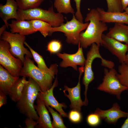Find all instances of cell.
I'll return each instance as SVG.
<instances>
[{
  "label": "cell",
  "instance_id": "cell-13",
  "mask_svg": "<svg viewBox=\"0 0 128 128\" xmlns=\"http://www.w3.org/2000/svg\"><path fill=\"white\" fill-rule=\"evenodd\" d=\"M78 50L75 53L70 54L65 53L59 52L56 54L62 61L59 64V66L63 68L68 67H72L74 70L77 71V66H84L86 59L85 58L82 50V48L79 43Z\"/></svg>",
  "mask_w": 128,
  "mask_h": 128
},
{
  "label": "cell",
  "instance_id": "cell-29",
  "mask_svg": "<svg viewBox=\"0 0 128 128\" xmlns=\"http://www.w3.org/2000/svg\"><path fill=\"white\" fill-rule=\"evenodd\" d=\"M106 0L107 5V12H123L120 0Z\"/></svg>",
  "mask_w": 128,
  "mask_h": 128
},
{
  "label": "cell",
  "instance_id": "cell-7",
  "mask_svg": "<svg viewBox=\"0 0 128 128\" xmlns=\"http://www.w3.org/2000/svg\"><path fill=\"white\" fill-rule=\"evenodd\" d=\"M8 42L1 40L0 41V64L13 76L19 77L23 64L18 58H16L9 51Z\"/></svg>",
  "mask_w": 128,
  "mask_h": 128
},
{
  "label": "cell",
  "instance_id": "cell-4",
  "mask_svg": "<svg viewBox=\"0 0 128 128\" xmlns=\"http://www.w3.org/2000/svg\"><path fill=\"white\" fill-rule=\"evenodd\" d=\"M20 19H37L47 22L53 27L59 26L64 23L65 18L61 13H56L52 5L48 10L39 7L22 10L18 8L17 11Z\"/></svg>",
  "mask_w": 128,
  "mask_h": 128
},
{
  "label": "cell",
  "instance_id": "cell-14",
  "mask_svg": "<svg viewBox=\"0 0 128 128\" xmlns=\"http://www.w3.org/2000/svg\"><path fill=\"white\" fill-rule=\"evenodd\" d=\"M101 119H103L108 124L115 125L118 119L121 118H126L127 112L123 111L117 103H114L112 107L106 110L97 108L95 111Z\"/></svg>",
  "mask_w": 128,
  "mask_h": 128
},
{
  "label": "cell",
  "instance_id": "cell-38",
  "mask_svg": "<svg viewBox=\"0 0 128 128\" xmlns=\"http://www.w3.org/2000/svg\"><path fill=\"white\" fill-rule=\"evenodd\" d=\"M128 53L126 54L124 63L128 65Z\"/></svg>",
  "mask_w": 128,
  "mask_h": 128
},
{
  "label": "cell",
  "instance_id": "cell-31",
  "mask_svg": "<svg viewBox=\"0 0 128 128\" xmlns=\"http://www.w3.org/2000/svg\"><path fill=\"white\" fill-rule=\"evenodd\" d=\"M101 119L99 116L95 113H91L87 115L86 121L87 124L91 127H96L101 123Z\"/></svg>",
  "mask_w": 128,
  "mask_h": 128
},
{
  "label": "cell",
  "instance_id": "cell-19",
  "mask_svg": "<svg viewBox=\"0 0 128 128\" xmlns=\"http://www.w3.org/2000/svg\"><path fill=\"white\" fill-rule=\"evenodd\" d=\"M19 78L12 75L0 65V91L6 95H8L11 87Z\"/></svg>",
  "mask_w": 128,
  "mask_h": 128
},
{
  "label": "cell",
  "instance_id": "cell-6",
  "mask_svg": "<svg viewBox=\"0 0 128 128\" xmlns=\"http://www.w3.org/2000/svg\"><path fill=\"white\" fill-rule=\"evenodd\" d=\"M89 22L82 23L78 20L74 14L72 19L58 27H53V32H60L64 33L66 37V41L69 44L78 45L80 33L86 29Z\"/></svg>",
  "mask_w": 128,
  "mask_h": 128
},
{
  "label": "cell",
  "instance_id": "cell-22",
  "mask_svg": "<svg viewBox=\"0 0 128 128\" xmlns=\"http://www.w3.org/2000/svg\"><path fill=\"white\" fill-rule=\"evenodd\" d=\"M24 44L29 49L35 61L37 64V67L42 70L47 72H51L58 69L56 64H51L49 68L47 67L42 57L35 51L25 41Z\"/></svg>",
  "mask_w": 128,
  "mask_h": 128
},
{
  "label": "cell",
  "instance_id": "cell-2",
  "mask_svg": "<svg viewBox=\"0 0 128 128\" xmlns=\"http://www.w3.org/2000/svg\"><path fill=\"white\" fill-rule=\"evenodd\" d=\"M28 81L16 106L22 114L37 121L39 117L35 109L34 103L41 91L39 85L32 78L29 77Z\"/></svg>",
  "mask_w": 128,
  "mask_h": 128
},
{
  "label": "cell",
  "instance_id": "cell-35",
  "mask_svg": "<svg viewBox=\"0 0 128 128\" xmlns=\"http://www.w3.org/2000/svg\"><path fill=\"white\" fill-rule=\"evenodd\" d=\"M123 11L128 6V0H120Z\"/></svg>",
  "mask_w": 128,
  "mask_h": 128
},
{
  "label": "cell",
  "instance_id": "cell-1",
  "mask_svg": "<svg viewBox=\"0 0 128 128\" xmlns=\"http://www.w3.org/2000/svg\"><path fill=\"white\" fill-rule=\"evenodd\" d=\"M85 21L89 22L85 31L80 34L79 44L80 46L86 48L95 43L100 47L101 45L103 33L107 30L106 24L100 21L99 13L95 9H91L87 14Z\"/></svg>",
  "mask_w": 128,
  "mask_h": 128
},
{
  "label": "cell",
  "instance_id": "cell-8",
  "mask_svg": "<svg viewBox=\"0 0 128 128\" xmlns=\"http://www.w3.org/2000/svg\"><path fill=\"white\" fill-rule=\"evenodd\" d=\"M1 40L7 41L10 46L9 51L14 56L20 59L23 63L24 55L31 58L33 57L31 52L24 46L26 37L18 33H13L5 31L0 37Z\"/></svg>",
  "mask_w": 128,
  "mask_h": 128
},
{
  "label": "cell",
  "instance_id": "cell-20",
  "mask_svg": "<svg viewBox=\"0 0 128 128\" xmlns=\"http://www.w3.org/2000/svg\"><path fill=\"white\" fill-rule=\"evenodd\" d=\"M106 35L109 37L128 45V25L115 23L113 27L109 29Z\"/></svg>",
  "mask_w": 128,
  "mask_h": 128
},
{
  "label": "cell",
  "instance_id": "cell-37",
  "mask_svg": "<svg viewBox=\"0 0 128 128\" xmlns=\"http://www.w3.org/2000/svg\"><path fill=\"white\" fill-rule=\"evenodd\" d=\"M7 28L6 25L5 24L3 25L0 28V37L3 32L5 31L6 28Z\"/></svg>",
  "mask_w": 128,
  "mask_h": 128
},
{
  "label": "cell",
  "instance_id": "cell-30",
  "mask_svg": "<svg viewBox=\"0 0 128 128\" xmlns=\"http://www.w3.org/2000/svg\"><path fill=\"white\" fill-rule=\"evenodd\" d=\"M68 117L71 122L74 123H80L82 119L81 112L74 109H72L69 112L68 114Z\"/></svg>",
  "mask_w": 128,
  "mask_h": 128
},
{
  "label": "cell",
  "instance_id": "cell-28",
  "mask_svg": "<svg viewBox=\"0 0 128 128\" xmlns=\"http://www.w3.org/2000/svg\"><path fill=\"white\" fill-rule=\"evenodd\" d=\"M62 46L60 41L56 40H52L48 43L47 50L51 54H57L60 51Z\"/></svg>",
  "mask_w": 128,
  "mask_h": 128
},
{
  "label": "cell",
  "instance_id": "cell-34",
  "mask_svg": "<svg viewBox=\"0 0 128 128\" xmlns=\"http://www.w3.org/2000/svg\"><path fill=\"white\" fill-rule=\"evenodd\" d=\"M6 96L3 92L0 91V108L7 103V98Z\"/></svg>",
  "mask_w": 128,
  "mask_h": 128
},
{
  "label": "cell",
  "instance_id": "cell-17",
  "mask_svg": "<svg viewBox=\"0 0 128 128\" xmlns=\"http://www.w3.org/2000/svg\"><path fill=\"white\" fill-rule=\"evenodd\" d=\"M35 109L39 117L35 128H53L49 112L44 103L38 97L36 100Z\"/></svg>",
  "mask_w": 128,
  "mask_h": 128
},
{
  "label": "cell",
  "instance_id": "cell-15",
  "mask_svg": "<svg viewBox=\"0 0 128 128\" xmlns=\"http://www.w3.org/2000/svg\"><path fill=\"white\" fill-rule=\"evenodd\" d=\"M18 7L15 0H6L5 4H0V17L7 28L9 27L8 21L10 19H20L17 13Z\"/></svg>",
  "mask_w": 128,
  "mask_h": 128
},
{
  "label": "cell",
  "instance_id": "cell-18",
  "mask_svg": "<svg viewBox=\"0 0 128 128\" xmlns=\"http://www.w3.org/2000/svg\"><path fill=\"white\" fill-rule=\"evenodd\" d=\"M9 26L11 32L13 33H18L25 36L36 32L31 20H12L11 23L9 24Z\"/></svg>",
  "mask_w": 128,
  "mask_h": 128
},
{
  "label": "cell",
  "instance_id": "cell-25",
  "mask_svg": "<svg viewBox=\"0 0 128 128\" xmlns=\"http://www.w3.org/2000/svg\"><path fill=\"white\" fill-rule=\"evenodd\" d=\"M18 8L25 10L31 8L38 7L45 0H15Z\"/></svg>",
  "mask_w": 128,
  "mask_h": 128
},
{
  "label": "cell",
  "instance_id": "cell-36",
  "mask_svg": "<svg viewBox=\"0 0 128 128\" xmlns=\"http://www.w3.org/2000/svg\"><path fill=\"white\" fill-rule=\"evenodd\" d=\"M126 119L121 127V128H128V110Z\"/></svg>",
  "mask_w": 128,
  "mask_h": 128
},
{
  "label": "cell",
  "instance_id": "cell-23",
  "mask_svg": "<svg viewBox=\"0 0 128 128\" xmlns=\"http://www.w3.org/2000/svg\"><path fill=\"white\" fill-rule=\"evenodd\" d=\"M31 21L36 32H39L44 37L50 36L53 33V27L48 23L37 19H32Z\"/></svg>",
  "mask_w": 128,
  "mask_h": 128
},
{
  "label": "cell",
  "instance_id": "cell-12",
  "mask_svg": "<svg viewBox=\"0 0 128 128\" xmlns=\"http://www.w3.org/2000/svg\"><path fill=\"white\" fill-rule=\"evenodd\" d=\"M78 69L79 74L77 85L72 88L69 87L66 85L64 86V90L63 92L64 95L68 97L70 101L71 104L69 107L70 108L81 112V108L84 105V103L81 97L80 79L81 76L84 73V66L79 67Z\"/></svg>",
  "mask_w": 128,
  "mask_h": 128
},
{
  "label": "cell",
  "instance_id": "cell-5",
  "mask_svg": "<svg viewBox=\"0 0 128 128\" xmlns=\"http://www.w3.org/2000/svg\"><path fill=\"white\" fill-rule=\"evenodd\" d=\"M99 47L95 43L91 46L87 54V58L84 66V75L82 79V84L84 85L85 90L84 103H88L87 93L88 85L94 79V73L92 69V65L94 60L96 58L101 59V65L110 69L114 68V64L113 62L103 59L100 55L99 50Z\"/></svg>",
  "mask_w": 128,
  "mask_h": 128
},
{
  "label": "cell",
  "instance_id": "cell-26",
  "mask_svg": "<svg viewBox=\"0 0 128 128\" xmlns=\"http://www.w3.org/2000/svg\"><path fill=\"white\" fill-rule=\"evenodd\" d=\"M117 77L121 83L126 87L128 91V65L124 63L121 64L118 68Z\"/></svg>",
  "mask_w": 128,
  "mask_h": 128
},
{
  "label": "cell",
  "instance_id": "cell-9",
  "mask_svg": "<svg viewBox=\"0 0 128 128\" xmlns=\"http://www.w3.org/2000/svg\"><path fill=\"white\" fill-rule=\"evenodd\" d=\"M104 69V75L102 82L99 86L97 89L111 94L116 96L119 100L121 99L120 95L123 91L127 90V88L123 85L118 78V73L114 68Z\"/></svg>",
  "mask_w": 128,
  "mask_h": 128
},
{
  "label": "cell",
  "instance_id": "cell-27",
  "mask_svg": "<svg viewBox=\"0 0 128 128\" xmlns=\"http://www.w3.org/2000/svg\"><path fill=\"white\" fill-rule=\"evenodd\" d=\"M49 111L50 113L53 118L52 122L53 128H66L64 124L62 116L57 112L55 111L53 108L48 106L46 107Z\"/></svg>",
  "mask_w": 128,
  "mask_h": 128
},
{
  "label": "cell",
  "instance_id": "cell-3",
  "mask_svg": "<svg viewBox=\"0 0 128 128\" xmlns=\"http://www.w3.org/2000/svg\"><path fill=\"white\" fill-rule=\"evenodd\" d=\"M58 72V69L51 72L41 70L35 65L31 58L25 55L20 76L32 78L39 85L41 91L45 92L52 87Z\"/></svg>",
  "mask_w": 128,
  "mask_h": 128
},
{
  "label": "cell",
  "instance_id": "cell-32",
  "mask_svg": "<svg viewBox=\"0 0 128 128\" xmlns=\"http://www.w3.org/2000/svg\"><path fill=\"white\" fill-rule=\"evenodd\" d=\"M75 3L76 11L75 16L76 18L79 21L83 23V18L80 9L81 0H74Z\"/></svg>",
  "mask_w": 128,
  "mask_h": 128
},
{
  "label": "cell",
  "instance_id": "cell-33",
  "mask_svg": "<svg viewBox=\"0 0 128 128\" xmlns=\"http://www.w3.org/2000/svg\"><path fill=\"white\" fill-rule=\"evenodd\" d=\"M32 119L27 117L24 121V122L26 125L25 128H36L37 124L36 121Z\"/></svg>",
  "mask_w": 128,
  "mask_h": 128
},
{
  "label": "cell",
  "instance_id": "cell-10",
  "mask_svg": "<svg viewBox=\"0 0 128 128\" xmlns=\"http://www.w3.org/2000/svg\"><path fill=\"white\" fill-rule=\"evenodd\" d=\"M58 84V80L57 78H56L51 87L45 91L40 92L37 97L43 102L46 107L50 106L55 109L62 117L67 118L68 117V114L63 109V108H66L67 105L64 103H59L54 96V89Z\"/></svg>",
  "mask_w": 128,
  "mask_h": 128
},
{
  "label": "cell",
  "instance_id": "cell-39",
  "mask_svg": "<svg viewBox=\"0 0 128 128\" xmlns=\"http://www.w3.org/2000/svg\"><path fill=\"white\" fill-rule=\"evenodd\" d=\"M125 12L128 14V6L124 10Z\"/></svg>",
  "mask_w": 128,
  "mask_h": 128
},
{
  "label": "cell",
  "instance_id": "cell-16",
  "mask_svg": "<svg viewBox=\"0 0 128 128\" xmlns=\"http://www.w3.org/2000/svg\"><path fill=\"white\" fill-rule=\"evenodd\" d=\"M96 9L99 14L100 20L102 22L122 23L128 25V14L125 12H109L99 7Z\"/></svg>",
  "mask_w": 128,
  "mask_h": 128
},
{
  "label": "cell",
  "instance_id": "cell-11",
  "mask_svg": "<svg viewBox=\"0 0 128 128\" xmlns=\"http://www.w3.org/2000/svg\"><path fill=\"white\" fill-rule=\"evenodd\" d=\"M101 46L107 49L113 55L117 57L121 64L124 62L128 45L122 43L103 34Z\"/></svg>",
  "mask_w": 128,
  "mask_h": 128
},
{
  "label": "cell",
  "instance_id": "cell-24",
  "mask_svg": "<svg viewBox=\"0 0 128 128\" xmlns=\"http://www.w3.org/2000/svg\"><path fill=\"white\" fill-rule=\"evenodd\" d=\"M54 6L58 13L74 14V12L70 3V0H55Z\"/></svg>",
  "mask_w": 128,
  "mask_h": 128
},
{
  "label": "cell",
  "instance_id": "cell-21",
  "mask_svg": "<svg viewBox=\"0 0 128 128\" xmlns=\"http://www.w3.org/2000/svg\"><path fill=\"white\" fill-rule=\"evenodd\" d=\"M26 77L19 78L11 87L8 95L12 100L16 103L20 98L24 88L28 82Z\"/></svg>",
  "mask_w": 128,
  "mask_h": 128
}]
</instances>
